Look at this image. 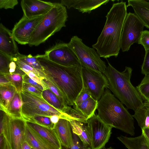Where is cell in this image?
I'll return each instance as SVG.
<instances>
[{"mask_svg":"<svg viewBox=\"0 0 149 149\" xmlns=\"http://www.w3.org/2000/svg\"><path fill=\"white\" fill-rule=\"evenodd\" d=\"M22 91H28L42 97V91L37 87L28 83H23Z\"/></svg>","mask_w":149,"mask_h":149,"instance_id":"obj_38","label":"cell"},{"mask_svg":"<svg viewBox=\"0 0 149 149\" xmlns=\"http://www.w3.org/2000/svg\"><path fill=\"white\" fill-rule=\"evenodd\" d=\"M26 123L27 126L56 149H62L60 142L54 129L28 121H26Z\"/></svg>","mask_w":149,"mask_h":149,"instance_id":"obj_18","label":"cell"},{"mask_svg":"<svg viewBox=\"0 0 149 149\" xmlns=\"http://www.w3.org/2000/svg\"><path fill=\"white\" fill-rule=\"evenodd\" d=\"M98 115L105 123L129 134H135L133 117L107 88L98 101Z\"/></svg>","mask_w":149,"mask_h":149,"instance_id":"obj_3","label":"cell"},{"mask_svg":"<svg viewBox=\"0 0 149 149\" xmlns=\"http://www.w3.org/2000/svg\"><path fill=\"white\" fill-rule=\"evenodd\" d=\"M102 149H113L111 147H109V148H106L105 147H104Z\"/></svg>","mask_w":149,"mask_h":149,"instance_id":"obj_49","label":"cell"},{"mask_svg":"<svg viewBox=\"0 0 149 149\" xmlns=\"http://www.w3.org/2000/svg\"><path fill=\"white\" fill-rule=\"evenodd\" d=\"M47 88L50 89L58 97L64 107L68 106L67 100L60 90L51 82L45 78L42 79Z\"/></svg>","mask_w":149,"mask_h":149,"instance_id":"obj_29","label":"cell"},{"mask_svg":"<svg viewBox=\"0 0 149 149\" xmlns=\"http://www.w3.org/2000/svg\"><path fill=\"white\" fill-rule=\"evenodd\" d=\"M31 147L26 141L22 144L19 149H31Z\"/></svg>","mask_w":149,"mask_h":149,"instance_id":"obj_48","label":"cell"},{"mask_svg":"<svg viewBox=\"0 0 149 149\" xmlns=\"http://www.w3.org/2000/svg\"><path fill=\"white\" fill-rule=\"evenodd\" d=\"M50 60L58 64L71 66L80 64L68 43L59 42L46 51L44 54Z\"/></svg>","mask_w":149,"mask_h":149,"instance_id":"obj_12","label":"cell"},{"mask_svg":"<svg viewBox=\"0 0 149 149\" xmlns=\"http://www.w3.org/2000/svg\"><path fill=\"white\" fill-rule=\"evenodd\" d=\"M53 129L62 147L69 148L73 142L72 132L69 120L64 118H60Z\"/></svg>","mask_w":149,"mask_h":149,"instance_id":"obj_16","label":"cell"},{"mask_svg":"<svg viewBox=\"0 0 149 149\" xmlns=\"http://www.w3.org/2000/svg\"><path fill=\"white\" fill-rule=\"evenodd\" d=\"M88 89L83 84L82 88L75 101L73 107H75L91 97Z\"/></svg>","mask_w":149,"mask_h":149,"instance_id":"obj_36","label":"cell"},{"mask_svg":"<svg viewBox=\"0 0 149 149\" xmlns=\"http://www.w3.org/2000/svg\"><path fill=\"white\" fill-rule=\"evenodd\" d=\"M25 137L26 142L34 149H56L26 125Z\"/></svg>","mask_w":149,"mask_h":149,"instance_id":"obj_20","label":"cell"},{"mask_svg":"<svg viewBox=\"0 0 149 149\" xmlns=\"http://www.w3.org/2000/svg\"><path fill=\"white\" fill-rule=\"evenodd\" d=\"M13 58L19 68L26 74H27L29 71H31L41 79L45 78V75L43 72L34 68L17 58Z\"/></svg>","mask_w":149,"mask_h":149,"instance_id":"obj_33","label":"cell"},{"mask_svg":"<svg viewBox=\"0 0 149 149\" xmlns=\"http://www.w3.org/2000/svg\"><path fill=\"white\" fill-rule=\"evenodd\" d=\"M83 85L89 91L91 96L98 101L109 85L108 80L103 73L83 67L82 68Z\"/></svg>","mask_w":149,"mask_h":149,"instance_id":"obj_11","label":"cell"},{"mask_svg":"<svg viewBox=\"0 0 149 149\" xmlns=\"http://www.w3.org/2000/svg\"><path fill=\"white\" fill-rule=\"evenodd\" d=\"M90 136L91 149H102L110 136L111 126L104 122L98 115H95L87 120Z\"/></svg>","mask_w":149,"mask_h":149,"instance_id":"obj_10","label":"cell"},{"mask_svg":"<svg viewBox=\"0 0 149 149\" xmlns=\"http://www.w3.org/2000/svg\"><path fill=\"white\" fill-rule=\"evenodd\" d=\"M136 88L144 102H149V75H145Z\"/></svg>","mask_w":149,"mask_h":149,"instance_id":"obj_28","label":"cell"},{"mask_svg":"<svg viewBox=\"0 0 149 149\" xmlns=\"http://www.w3.org/2000/svg\"><path fill=\"white\" fill-rule=\"evenodd\" d=\"M22 104L20 94L17 92L8 108L4 111L11 118L23 119L21 114Z\"/></svg>","mask_w":149,"mask_h":149,"instance_id":"obj_26","label":"cell"},{"mask_svg":"<svg viewBox=\"0 0 149 149\" xmlns=\"http://www.w3.org/2000/svg\"><path fill=\"white\" fill-rule=\"evenodd\" d=\"M25 121L36 123L52 129H54L55 126L51 122L50 117L42 116H35L28 118Z\"/></svg>","mask_w":149,"mask_h":149,"instance_id":"obj_30","label":"cell"},{"mask_svg":"<svg viewBox=\"0 0 149 149\" xmlns=\"http://www.w3.org/2000/svg\"><path fill=\"white\" fill-rule=\"evenodd\" d=\"M98 101L92 97L84 101L73 108L81 112L88 120L94 115L97 109Z\"/></svg>","mask_w":149,"mask_h":149,"instance_id":"obj_25","label":"cell"},{"mask_svg":"<svg viewBox=\"0 0 149 149\" xmlns=\"http://www.w3.org/2000/svg\"><path fill=\"white\" fill-rule=\"evenodd\" d=\"M128 149H149V146L143 134L135 137H129L123 136L117 137Z\"/></svg>","mask_w":149,"mask_h":149,"instance_id":"obj_22","label":"cell"},{"mask_svg":"<svg viewBox=\"0 0 149 149\" xmlns=\"http://www.w3.org/2000/svg\"><path fill=\"white\" fill-rule=\"evenodd\" d=\"M26 74L32 80L43 87L42 82V79L35 73L31 71H29Z\"/></svg>","mask_w":149,"mask_h":149,"instance_id":"obj_42","label":"cell"},{"mask_svg":"<svg viewBox=\"0 0 149 149\" xmlns=\"http://www.w3.org/2000/svg\"><path fill=\"white\" fill-rule=\"evenodd\" d=\"M0 149H8L6 140L2 134H0Z\"/></svg>","mask_w":149,"mask_h":149,"instance_id":"obj_45","label":"cell"},{"mask_svg":"<svg viewBox=\"0 0 149 149\" xmlns=\"http://www.w3.org/2000/svg\"><path fill=\"white\" fill-rule=\"evenodd\" d=\"M142 134L144 136L149 146V127L141 129Z\"/></svg>","mask_w":149,"mask_h":149,"instance_id":"obj_46","label":"cell"},{"mask_svg":"<svg viewBox=\"0 0 149 149\" xmlns=\"http://www.w3.org/2000/svg\"><path fill=\"white\" fill-rule=\"evenodd\" d=\"M45 15L31 19L27 18L23 15L15 25L12 31L15 40L21 45L28 44L32 33Z\"/></svg>","mask_w":149,"mask_h":149,"instance_id":"obj_13","label":"cell"},{"mask_svg":"<svg viewBox=\"0 0 149 149\" xmlns=\"http://www.w3.org/2000/svg\"><path fill=\"white\" fill-rule=\"evenodd\" d=\"M72 136L73 142L70 147L68 148L62 147V149H91V147L85 145L79 137L73 132Z\"/></svg>","mask_w":149,"mask_h":149,"instance_id":"obj_35","label":"cell"},{"mask_svg":"<svg viewBox=\"0 0 149 149\" xmlns=\"http://www.w3.org/2000/svg\"><path fill=\"white\" fill-rule=\"evenodd\" d=\"M138 43L142 45L145 51L149 50V31H143L141 33Z\"/></svg>","mask_w":149,"mask_h":149,"instance_id":"obj_37","label":"cell"},{"mask_svg":"<svg viewBox=\"0 0 149 149\" xmlns=\"http://www.w3.org/2000/svg\"><path fill=\"white\" fill-rule=\"evenodd\" d=\"M68 46L76 55L82 67L103 73L107 66L93 48L85 45L77 36H73Z\"/></svg>","mask_w":149,"mask_h":149,"instance_id":"obj_8","label":"cell"},{"mask_svg":"<svg viewBox=\"0 0 149 149\" xmlns=\"http://www.w3.org/2000/svg\"><path fill=\"white\" fill-rule=\"evenodd\" d=\"M50 118L51 122L55 125L58 122L60 118H62L59 116L54 115L51 116Z\"/></svg>","mask_w":149,"mask_h":149,"instance_id":"obj_47","label":"cell"},{"mask_svg":"<svg viewBox=\"0 0 149 149\" xmlns=\"http://www.w3.org/2000/svg\"><path fill=\"white\" fill-rule=\"evenodd\" d=\"M68 15L66 7L61 3H55L32 33L29 40L30 46H37L66 26Z\"/></svg>","mask_w":149,"mask_h":149,"instance_id":"obj_5","label":"cell"},{"mask_svg":"<svg viewBox=\"0 0 149 149\" xmlns=\"http://www.w3.org/2000/svg\"><path fill=\"white\" fill-rule=\"evenodd\" d=\"M108 65L103 74L109 83L108 88L127 109L135 111L143 102L136 87L131 84L132 69L126 66L120 72L114 68L107 59Z\"/></svg>","mask_w":149,"mask_h":149,"instance_id":"obj_4","label":"cell"},{"mask_svg":"<svg viewBox=\"0 0 149 149\" xmlns=\"http://www.w3.org/2000/svg\"><path fill=\"white\" fill-rule=\"evenodd\" d=\"M13 58L0 52V73L3 74H9V65Z\"/></svg>","mask_w":149,"mask_h":149,"instance_id":"obj_34","label":"cell"},{"mask_svg":"<svg viewBox=\"0 0 149 149\" xmlns=\"http://www.w3.org/2000/svg\"><path fill=\"white\" fill-rule=\"evenodd\" d=\"M20 94L22 102L21 114L25 120L36 116L50 117L54 115L69 120L67 115L49 104L42 97L26 91H22Z\"/></svg>","mask_w":149,"mask_h":149,"instance_id":"obj_6","label":"cell"},{"mask_svg":"<svg viewBox=\"0 0 149 149\" xmlns=\"http://www.w3.org/2000/svg\"><path fill=\"white\" fill-rule=\"evenodd\" d=\"M127 8L125 2L114 3L106 15V20L102 31L96 43L92 46L100 57L107 58L118 56Z\"/></svg>","mask_w":149,"mask_h":149,"instance_id":"obj_2","label":"cell"},{"mask_svg":"<svg viewBox=\"0 0 149 149\" xmlns=\"http://www.w3.org/2000/svg\"><path fill=\"white\" fill-rule=\"evenodd\" d=\"M31 149H34L31 148Z\"/></svg>","mask_w":149,"mask_h":149,"instance_id":"obj_50","label":"cell"},{"mask_svg":"<svg viewBox=\"0 0 149 149\" xmlns=\"http://www.w3.org/2000/svg\"><path fill=\"white\" fill-rule=\"evenodd\" d=\"M109 0H62L61 3L67 7L68 9L73 8L82 13H90L92 10L102 5L106 4Z\"/></svg>","mask_w":149,"mask_h":149,"instance_id":"obj_17","label":"cell"},{"mask_svg":"<svg viewBox=\"0 0 149 149\" xmlns=\"http://www.w3.org/2000/svg\"><path fill=\"white\" fill-rule=\"evenodd\" d=\"M42 97L49 104L64 113L66 107H64L57 96L50 89L47 88L42 92Z\"/></svg>","mask_w":149,"mask_h":149,"instance_id":"obj_27","label":"cell"},{"mask_svg":"<svg viewBox=\"0 0 149 149\" xmlns=\"http://www.w3.org/2000/svg\"><path fill=\"white\" fill-rule=\"evenodd\" d=\"M17 92L12 85L0 86V109L4 111L8 108Z\"/></svg>","mask_w":149,"mask_h":149,"instance_id":"obj_24","label":"cell"},{"mask_svg":"<svg viewBox=\"0 0 149 149\" xmlns=\"http://www.w3.org/2000/svg\"><path fill=\"white\" fill-rule=\"evenodd\" d=\"M10 81L12 86L16 89L17 91L20 93L22 90L23 84V76L16 74H3Z\"/></svg>","mask_w":149,"mask_h":149,"instance_id":"obj_32","label":"cell"},{"mask_svg":"<svg viewBox=\"0 0 149 149\" xmlns=\"http://www.w3.org/2000/svg\"><path fill=\"white\" fill-rule=\"evenodd\" d=\"M0 113V134L3 136L8 149H19L26 141L25 121L11 118L2 110Z\"/></svg>","mask_w":149,"mask_h":149,"instance_id":"obj_7","label":"cell"},{"mask_svg":"<svg viewBox=\"0 0 149 149\" xmlns=\"http://www.w3.org/2000/svg\"><path fill=\"white\" fill-rule=\"evenodd\" d=\"M144 26L134 13L127 14L121 36L120 49L123 52L128 51L132 45L138 42Z\"/></svg>","mask_w":149,"mask_h":149,"instance_id":"obj_9","label":"cell"},{"mask_svg":"<svg viewBox=\"0 0 149 149\" xmlns=\"http://www.w3.org/2000/svg\"><path fill=\"white\" fill-rule=\"evenodd\" d=\"M8 85H12L10 81L3 74L0 73V86Z\"/></svg>","mask_w":149,"mask_h":149,"instance_id":"obj_44","label":"cell"},{"mask_svg":"<svg viewBox=\"0 0 149 149\" xmlns=\"http://www.w3.org/2000/svg\"><path fill=\"white\" fill-rule=\"evenodd\" d=\"M134 111L132 116L141 129L149 127V102H143Z\"/></svg>","mask_w":149,"mask_h":149,"instance_id":"obj_23","label":"cell"},{"mask_svg":"<svg viewBox=\"0 0 149 149\" xmlns=\"http://www.w3.org/2000/svg\"><path fill=\"white\" fill-rule=\"evenodd\" d=\"M131 6L134 13L145 26L149 29V1L129 0L128 6Z\"/></svg>","mask_w":149,"mask_h":149,"instance_id":"obj_19","label":"cell"},{"mask_svg":"<svg viewBox=\"0 0 149 149\" xmlns=\"http://www.w3.org/2000/svg\"><path fill=\"white\" fill-rule=\"evenodd\" d=\"M141 72L145 75H149V50L145 51L144 60L141 67Z\"/></svg>","mask_w":149,"mask_h":149,"instance_id":"obj_39","label":"cell"},{"mask_svg":"<svg viewBox=\"0 0 149 149\" xmlns=\"http://www.w3.org/2000/svg\"><path fill=\"white\" fill-rule=\"evenodd\" d=\"M19 68L16 61L13 58L9 65V73L14 74L16 70Z\"/></svg>","mask_w":149,"mask_h":149,"instance_id":"obj_43","label":"cell"},{"mask_svg":"<svg viewBox=\"0 0 149 149\" xmlns=\"http://www.w3.org/2000/svg\"><path fill=\"white\" fill-rule=\"evenodd\" d=\"M18 3L17 0H0V8L13 9Z\"/></svg>","mask_w":149,"mask_h":149,"instance_id":"obj_40","label":"cell"},{"mask_svg":"<svg viewBox=\"0 0 149 149\" xmlns=\"http://www.w3.org/2000/svg\"><path fill=\"white\" fill-rule=\"evenodd\" d=\"M54 3L39 0H22L20 5L23 15L31 19L46 15L53 7Z\"/></svg>","mask_w":149,"mask_h":149,"instance_id":"obj_14","label":"cell"},{"mask_svg":"<svg viewBox=\"0 0 149 149\" xmlns=\"http://www.w3.org/2000/svg\"><path fill=\"white\" fill-rule=\"evenodd\" d=\"M72 132L77 135L86 145L91 147L90 136L87 125L84 123L74 120H69Z\"/></svg>","mask_w":149,"mask_h":149,"instance_id":"obj_21","label":"cell"},{"mask_svg":"<svg viewBox=\"0 0 149 149\" xmlns=\"http://www.w3.org/2000/svg\"><path fill=\"white\" fill-rule=\"evenodd\" d=\"M36 56L45 78L60 90L67 99L68 106H73L83 87L82 66H63L50 60L44 54Z\"/></svg>","mask_w":149,"mask_h":149,"instance_id":"obj_1","label":"cell"},{"mask_svg":"<svg viewBox=\"0 0 149 149\" xmlns=\"http://www.w3.org/2000/svg\"><path fill=\"white\" fill-rule=\"evenodd\" d=\"M17 58L34 68L43 72V68L36 56H33L31 54L28 55L20 54Z\"/></svg>","mask_w":149,"mask_h":149,"instance_id":"obj_31","label":"cell"},{"mask_svg":"<svg viewBox=\"0 0 149 149\" xmlns=\"http://www.w3.org/2000/svg\"><path fill=\"white\" fill-rule=\"evenodd\" d=\"M13 36L12 31L2 24H0V52L12 58H17L21 54Z\"/></svg>","mask_w":149,"mask_h":149,"instance_id":"obj_15","label":"cell"},{"mask_svg":"<svg viewBox=\"0 0 149 149\" xmlns=\"http://www.w3.org/2000/svg\"><path fill=\"white\" fill-rule=\"evenodd\" d=\"M23 82L35 86L42 91L44 90L43 87L42 86L32 80L26 74L23 76Z\"/></svg>","mask_w":149,"mask_h":149,"instance_id":"obj_41","label":"cell"}]
</instances>
